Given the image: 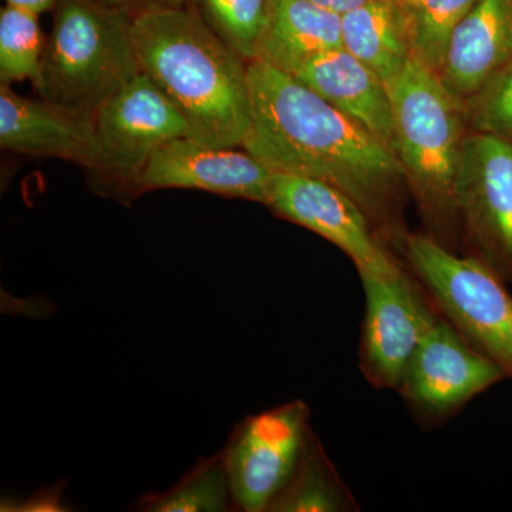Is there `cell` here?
<instances>
[{
    "label": "cell",
    "instance_id": "1",
    "mask_svg": "<svg viewBox=\"0 0 512 512\" xmlns=\"http://www.w3.org/2000/svg\"><path fill=\"white\" fill-rule=\"evenodd\" d=\"M248 80L251 123L242 148L276 173L316 178L345 192L384 247L402 249L407 181L394 151L292 74L251 62Z\"/></svg>",
    "mask_w": 512,
    "mask_h": 512
},
{
    "label": "cell",
    "instance_id": "2",
    "mask_svg": "<svg viewBox=\"0 0 512 512\" xmlns=\"http://www.w3.org/2000/svg\"><path fill=\"white\" fill-rule=\"evenodd\" d=\"M133 36L141 72L180 111L188 137L242 148L251 123L248 63L185 6L136 16Z\"/></svg>",
    "mask_w": 512,
    "mask_h": 512
},
{
    "label": "cell",
    "instance_id": "3",
    "mask_svg": "<svg viewBox=\"0 0 512 512\" xmlns=\"http://www.w3.org/2000/svg\"><path fill=\"white\" fill-rule=\"evenodd\" d=\"M396 154L416 198L427 235L456 251L460 221L454 181L468 130L460 103L436 70L416 56L389 87Z\"/></svg>",
    "mask_w": 512,
    "mask_h": 512
},
{
    "label": "cell",
    "instance_id": "4",
    "mask_svg": "<svg viewBox=\"0 0 512 512\" xmlns=\"http://www.w3.org/2000/svg\"><path fill=\"white\" fill-rule=\"evenodd\" d=\"M39 77L40 99L94 119L141 73L133 16L99 0H57Z\"/></svg>",
    "mask_w": 512,
    "mask_h": 512
},
{
    "label": "cell",
    "instance_id": "5",
    "mask_svg": "<svg viewBox=\"0 0 512 512\" xmlns=\"http://www.w3.org/2000/svg\"><path fill=\"white\" fill-rule=\"evenodd\" d=\"M400 252L440 315L512 380V295L507 282L480 259L453 252L427 234H407Z\"/></svg>",
    "mask_w": 512,
    "mask_h": 512
},
{
    "label": "cell",
    "instance_id": "6",
    "mask_svg": "<svg viewBox=\"0 0 512 512\" xmlns=\"http://www.w3.org/2000/svg\"><path fill=\"white\" fill-rule=\"evenodd\" d=\"M365 291L359 369L375 389L399 390L407 363L440 313L402 262L387 271L357 269Z\"/></svg>",
    "mask_w": 512,
    "mask_h": 512
},
{
    "label": "cell",
    "instance_id": "7",
    "mask_svg": "<svg viewBox=\"0 0 512 512\" xmlns=\"http://www.w3.org/2000/svg\"><path fill=\"white\" fill-rule=\"evenodd\" d=\"M467 254L512 285V144L468 131L454 181Z\"/></svg>",
    "mask_w": 512,
    "mask_h": 512
},
{
    "label": "cell",
    "instance_id": "8",
    "mask_svg": "<svg viewBox=\"0 0 512 512\" xmlns=\"http://www.w3.org/2000/svg\"><path fill=\"white\" fill-rule=\"evenodd\" d=\"M309 407L293 400L238 424L222 450L239 510L266 512L289 483L305 447Z\"/></svg>",
    "mask_w": 512,
    "mask_h": 512
},
{
    "label": "cell",
    "instance_id": "9",
    "mask_svg": "<svg viewBox=\"0 0 512 512\" xmlns=\"http://www.w3.org/2000/svg\"><path fill=\"white\" fill-rule=\"evenodd\" d=\"M505 379L497 363L440 315L407 363L397 392L421 420L440 424Z\"/></svg>",
    "mask_w": 512,
    "mask_h": 512
},
{
    "label": "cell",
    "instance_id": "10",
    "mask_svg": "<svg viewBox=\"0 0 512 512\" xmlns=\"http://www.w3.org/2000/svg\"><path fill=\"white\" fill-rule=\"evenodd\" d=\"M99 168L133 187L150 158L175 138L188 137L177 107L141 72L94 116Z\"/></svg>",
    "mask_w": 512,
    "mask_h": 512
},
{
    "label": "cell",
    "instance_id": "11",
    "mask_svg": "<svg viewBox=\"0 0 512 512\" xmlns=\"http://www.w3.org/2000/svg\"><path fill=\"white\" fill-rule=\"evenodd\" d=\"M265 205L279 217L328 239L352 259L356 269L387 271L403 262L379 241L359 205L333 185L274 171Z\"/></svg>",
    "mask_w": 512,
    "mask_h": 512
},
{
    "label": "cell",
    "instance_id": "12",
    "mask_svg": "<svg viewBox=\"0 0 512 512\" xmlns=\"http://www.w3.org/2000/svg\"><path fill=\"white\" fill-rule=\"evenodd\" d=\"M274 171L238 147H212L191 137L165 144L134 181L137 194L151 190H197L266 204Z\"/></svg>",
    "mask_w": 512,
    "mask_h": 512
},
{
    "label": "cell",
    "instance_id": "13",
    "mask_svg": "<svg viewBox=\"0 0 512 512\" xmlns=\"http://www.w3.org/2000/svg\"><path fill=\"white\" fill-rule=\"evenodd\" d=\"M0 147L26 156L60 158L99 168L94 120L49 101L20 96L0 83Z\"/></svg>",
    "mask_w": 512,
    "mask_h": 512
},
{
    "label": "cell",
    "instance_id": "14",
    "mask_svg": "<svg viewBox=\"0 0 512 512\" xmlns=\"http://www.w3.org/2000/svg\"><path fill=\"white\" fill-rule=\"evenodd\" d=\"M293 76L396 154L389 87L352 53L343 47L329 50L313 57Z\"/></svg>",
    "mask_w": 512,
    "mask_h": 512
},
{
    "label": "cell",
    "instance_id": "15",
    "mask_svg": "<svg viewBox=\"0 0 512 512\" xmlns=\"http://www.w3.org/2000/svg\"><path fill=\"white\" fill-rule=\"evenodd\" d=\"M511 57L512 0H480L454 30L437 74L464 104Z\"/></svg>",
    "mask_w": 512,
    "mask_h": 512
},
{
    "label": "cell",
    "instance_id": "16",
    "mask_svg": "<svg viewBox=\"0 0 512 512\" xmlns=\"http://www.w3.org/2000/svg\"><path fill=\"white\" fill-rule=\"evenodd\" d=\"M342 47V16L312 0H269L254 62L296 74L313 57Z\"/></svg>",
    "mask_w": 512,
    "mask_h": 512
},
{
    "label": "cell",
    "instance_id": "17",
    "mask_svg": "<svg viewBox=\"0 0 512 512\" xmlns=\"http://www.w3.org/2000/svg\"><path fill=\"white\" fill-rule=\"evenodd\" d=\"M342 47L387 87L402 76L414 56L397 0H376L342 15Z\"/></svg>",
    "mask_w": 512,
    "mask_h": 512
},
{
    "label": "cell",
    "instance_id": "18",
    "mask_svg": "<svg viewBox=\"0 0 512 512\" xmlns=\"http://www.w3.org/2000/svg\"><path fill=\"white\" fill-rule=\"evenodd\" d=\"M359 504L313 430L295 473L266 512H353Z\"/></svg>",
    "mask_w": 512,
    "mask_h": 512
},
{
    "label": "cell",
    "instance_id": "19",
    "mask_svg": "<svg viewBox=\"0 0 512 512\" xmlns=\"http://www.w3.org/2000/svg\"><path fill=\"white\" fill-rule=\"evenodd\" d=\"M234 505L224 454L202 460L171 490L147 495L138 504L146 512H221Z\"/></svg>",
    "mask_w": 512,
    "mask_h": 512
},
{
    "label": "cell",
    "instance_id": "20",
    "mask_svg": "<svg viewBox=\"0 0 512 512\" xmlns=\"http://www.w3.org/2000/svg\"><path fill=\"white\" fill-rule=\"evenodd\" d=\"M480 0H397L413 55L439 70L454 30Z\"/></svg>",
    "mask_w": 512,
    "mask_h": 512
},
{
    "label": "cell",
    "instance_id": "21",
    "mask_svg": "<svg viewBox=\"0 0 512 512\" xmlns=\"http://www.w3.org/2000/svg\"><path fill=\"white\" fill-rule=\"evenodd\" d=\"M39 16L13 5L0 12V83H35L39 77L47 42Z\"/></svg>",
    "mask_w": 512,
    "mask_h": 512
},
{
    "label": "cell",
    "instance_id": "22",
    "mask_svg": "<svg viewBox=\"0 0 512 512\" xmlns=\"http://www.w3.org/2000/svg\"><path fill=\"white\" fill-rule=\"evenodd\" d=\"M222 42L245 62H254L268 16L269 0H185Z\"/></svg>",
    "mask_w": 512,
    "mask_h": 512
},
{
    "label": "cell",
    "instance_id": "23",
    "mask_svg": "<svg viewBox=\"0 0 512 512\" xmlns=\"http://www.w3.org/2000/svg\"><path fill=\"white\" fill-rule=\"evenodd\" d=\"M463 107L468 131L512 144V57Z\"/></svg>",
    "mask_w": 512,
    "mask_h": 512
},
{
    "label": "cell",
    "instance_id": "24",
    "mask_svg": "<svg viewBox=\"0 0 512 512\" xmlns=\"http://www.w3.org/2000/svg\"><path fill=\"white\" fill-rule=\"evenodd\" d=\"M104 5L119 9L121 12L136 18L151 10L167 8H184L185 0H99Z\"/></svg>",
    "mask_w": 512,
    "mask_h": 512
},
{
    "label": "cell",
    "instance_id": "25",
    "mask_svg": "<svg viewBox=\"0 0 512 512\" xmlns=\"http://www.w3.org/2000/svg\"><path fill=\"white\" fill-rule=\"evenodd\" d=\"M312 2L330 10V12L336 13V15L342 16L350 12V10L360 8V6L366 5V3L376 2V0H312Z\"/></svg>",
    "mask_w": 512,
    "mask_h": 512
},
{
    "label": "cell",
    "instance_id": "26",
    "mask_svg": "<svg viewBox=\"0 0 512 512\" xmlns=\"http://www.w3.org/2000/svg\"><path fill=\"white\" fill-rule=\"evenodd\" d=\"M57 0H6V5L19 6V8L29 9L32 12L42 13L49 12L55 8Z\"/></svg>",
    "mask_w": 512,
    "mask_h": 512
}]
</instances>
